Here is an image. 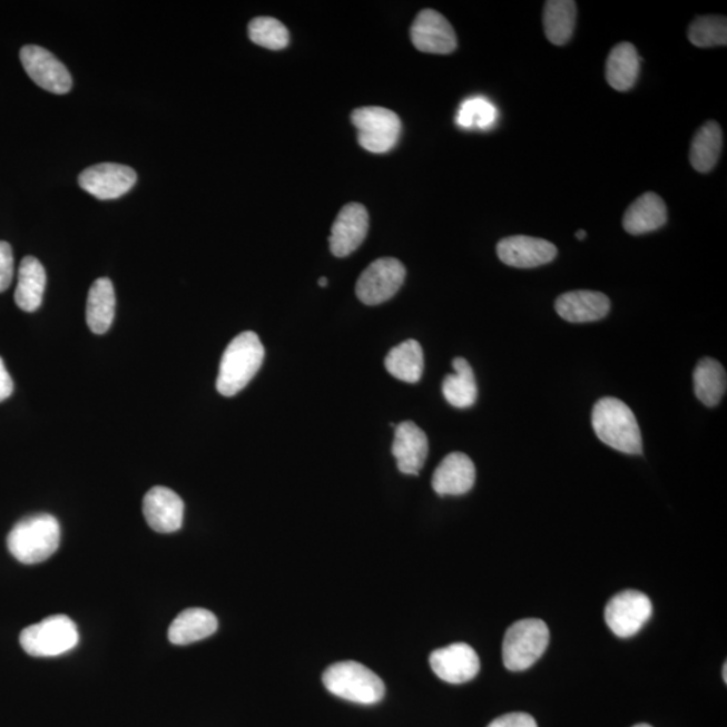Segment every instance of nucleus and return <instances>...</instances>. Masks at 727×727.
<instances>
[{
    "instance_id": "a211bd4d",
    "label": "nucleus",
    "mask_w": 727,
    "mask_h": 727,
    "mask_svg": "<svg viewBox=\"0 0 727 727\" xmlns=\"http://www.w3.org/2000/svg\"><path fill=\"white\" fill-rule=\"evenodd\" d=\"M475 482V466L466 454L452 453L435 469L433 489L440 497H461L472 491Z\"/></svg>"
},
{
    "instance_id": "1a4fd4ad",
    "label": "nucleus",
    "mask_w": 727,
    "mask_h": 727,
    "mask_svg": "<svg viewBox=\"0 0 727 727\" xmlns=\"http://www.w3.org/2000/svg\"><path fill=\"white\" fill-rule=\"evenodd\" d=\"M652 616V602L637 590L616 595L605 608V620L616 636L627 639L640 632Z\"/></svg>"
},
{
    "instance_id": "20e7f679",
    "label": "nucleus",
    "mask_w": 727,
    "mask_h": 727,
    "mask_svg": "<svg viewBox=\"0 0 727 727\" xmlns=\"http://www.w3.org/2000/svg\"><path fill=\"white\" fill-rule=\"evenodd\" d=\"M327 691L353 704L375 705L385 694L383 680L357 661H340L324 672Z\"/></svg>"
},
{
    "instance_id": "f3484780",
    "label": "nucleus",
    "mask_w": 727,
    "mask_h": 727,
    "mask_svg": "<svg viewBox=\"0 0 727 727\" xmlns=\"http://www.w3.org/2000/svg\"><path fill=\"white\" fill-rule=\"evenodd\" d=\"M392 454L397 462V469L403 474L417 475L429 455L426 433L414 422H402L395 428V439L392 443Z\"/></svg>"
},
{
    "instance_id": "a878e982",
    "label": "nucleus",
    "mask_w": 727,
    "mask_h": 727,
    "mask_svg": "<svg viewBox=\"0 0 727 727\" xmlns=\"http://www.w3.org/2000/svg\"><path fill=\"white\" fill-rule=\"evenodd\" d=\"M452 375H448L442 383L443 396L455 409H469L478 402L479 390L474 372L465 358L453 360Z\"/></svg>"
},
{
    "instance_id": "7c9ffc66",
    "label": "nucleus",
    "mask_w": 727,
    "mask_h": 727,
    "mask_svg": "<svg viewBox=\"0 0 727 727\" xmlns=\"http://www.w3.org/2000/svg\"><path fill=\"white\" fill-rule=\"evenodd\" d=\"M688 40L698 48L725 47L727 19L718 16L698 17L688 28Z\"/></svg>"
},
{
    "instance_id": "f257e3e1",
    "label": "nucleus",
    "mask_w": 727,
    "mask_h": 727,
    "mask_svg": "<svg viewBox=\"0 0 727 727\" xmlns=\"http://www.w3.org/2000/svg\"><path fill=\"white\" fill-rule=\"evenodd\" d=\"M265 360V346L254 332H243L230 341L222 357L216 389L223 396H235L247 387Z\"/></svg>"
},
{
    "instance_id": "7ed1b4c3",
    "label": "nucleus",
    "mask_w": 727,
    "mask_h": 727,
    "mask_svg": "<svg viewBox=\"0 0 727 727\" xmlns=\"http://www.w3.org/2000/svg\"><path fill=\"white\" fill-rule=\"evenodd\" d=\"M61 542V527L49 513H37L14 525L8 537L11 556L24 564L47 561Z\"/></svg>"
},
{
    "instance_id": "f704fd0d",
    "label": "nucleus",
    "mask_w": 727,
    "mask_h": 727,
    "mask_svg": "<svg viewBox=\"0 0 727 727\" xmlns=\"http://www.w3.org/2000/svg\"><path fill=\"white\" fill-rule=\"evenodd\" d=\"M12 392H14V382H12L9 371L6 370L3 358L0 357V403L9 399Z\"/></svg>"
},
{
    "instance_id": "423d86ee",
    "label": "nucleus",
    "mask_w": 727,
    "mask_h": 727,
    "mask_svg": "<svg viewBox=\"0 0 727 727\" xmlns=\"http://www.w3.org/2000/svg\"><path fill=\"white\" fill-rule=\"evenodd\" d=\"M549 642L550 630L544 621L527 619L514 622L504 637V666L514 672L529 670L542 658Z\"/></svg>"
},
{
    "instance_id": "6ab92c4d",
    "label": "nucleus",
    "mask_w": 727,
    "mask_h": 727,
    "mask_svg": "<svg viewBox=\"0 0 727 727\" xmlns=\"http://www.w3.org/2000/svg\"><path fill=\"white\" fill-rule=\"evenodd\" d=\"M559 317L571 324H587L600 321L610 312L607 295L590 289H578L561 295L556 302Z\"/></svg>"
},
{
    "instance_id": "9b49d317",
    "label": "nucleus",
    "mask_w": 727,
    "mask_h": 727,
    "mask_svg": "<svg viewBox=\"0 0 727 727\" xmlns=\"http://www.w3.org/2000/svg\"><path fill=\"white\" fill-rule=\"evenodd\" d=\"M410 35L414 47L423 53L450 55L459 45L453 26L439 11L431 9L416 16Z\"/></svg>"
},
{
    "instance_id": "2f4dec72",
    "label": "nucleus",
    "mask_w": 727,
    "mask_h": 727,
    "mask_svg": "<svg viewBox=\"0 0 727 727\" xmlns=\"http://www.w3.org/2000/svg\"><path fill=\"white\" fill-rule=\"evenodd\" d=\"M498 119V109L485 99L473 98L462 102L456 124L463 128H488Z\"/></svg>"
},
{
    "instance_id": "412c9836",
    "label": "nucleus",
    "mask_w": 727,
    "mask_h": 727,
    "mask_svg": "<svg viewBox=\"0 0 727 727\" xmlns=\"http://www.w3.org/2000/svg\"><path fill=\"white\" fill-rule=\"evenodd\" d=\"M47 273L42 263L35 256L23 257L18 269L16 304L21 311L33 313L42 305Z\"/></svg>"
},
{
    "instance_id": "5701e85b",
    "label": "nucleus",
    "mask_w": 727,
    "mask_h": 727,
    "mask_svg": "<svg viewBox=\"0 0 727 727\" xmlns=\"http://www.w3.org/2000/svg\"><path fill=\"white\" fill-rule=\"evenodd\" d=\"M642 58L632 43L621 42L610 51L607 61V80L619 92L632 89L640 72Z\"/></svg>"
},
{
    "instance_id": "e433bc0d",
    "label": "nucleus",
    "mask_w": 727,
    "mask_h": 727,
    "mask_svg": "<svg viewBox=\"0 0 727 727\" xmlns=\"http://www.w3.org/2000/svg\"><path fill=\"white\" fill-rule=\"evenodd\" d=\"M318 285L321 287H326L327 286V278H325V276H323V278H320L318 279Z\"/></svg>"
},
{
    "instance_id": "c9c22d12",
    "label": "nucleus",
    "mask_w": 727,
    "mask_h": 727,
    "mask_svg": "<svg viewBox=\"0 0 727 727\" xmlns=\"http://www.w3.org/2000/svg\"><path fill=\"white\" fill-rule=\"evenodd\" d=\"M576 236H577V239H578V240L587 239V232H584V230H578L577 234H576Z\"/></svg>"
},
{
    "instance_id": "39448f33",
    "label": "nucleus",
    "mask_w": 727,
    "mask_h": 727,
    "mask_svg": "<svg viewBox=\"0 0 727 727\" xmlns=\"http://www.w3.org/2000/svg\"><path fill=\"white\" fill-rule=\"evenodd\" d=\"M80 636L76 623L68 616H50L22 630L19 641L36 658H55L72 651L79 645Z\"/></svg>"
},
{
    "instance_id": "dca6fc26",
    "label": "nucleus",
    "mask_w": 727,
    "mask_h": 727,
    "mask_svg": "<svg viewBox=\"0 0 727 727\" xmlns=\"http://www.w3.org/2000/svg\"><path fill=\"white\" fill-rule=\"evenodd\" d=\"M185 505L181 498L169 488L154 487L144 499L147 523L159 533L176 532L183 527Z\"/></svg>"
},
{
    "instance_id": "4468645a",
    "label": "nucleus",
    "mask_w": 727,
    "mask_h": 727,
    "mask_svg": "<svg viewBox=\"0 0 727 727\" xmlns=\"http://www.w3.org/2000/svg\"><path fill=\"white\" fill-rule=\"evenodd\" d=\"M370 229V215L364 205L351 203L345 205L333 223L330 237L334 256L345 257L355 253L365 240Z\"/></svg>"
},
{
    "instance_id": "f8f14e48",
    "label": "nucleus",
    "mask_w": 727,
    "mask_h": 727,
    "mask_svg": "<svg viewBox=\"0 0 727 727\" xmlns=\"http://www.w3.org/2000/svg\"><path fill=\"white\" fill-rule=\"evenodd\" d=\"M137 173L130 166L100 164L88 167L79 177L81 189L99 199L125 196L137 184Z\"/></svg>"
},
{
    "instance_id": "473e14b6",
    "label": "nucleus",
    "mask_w": 727,
    "mask_h": 727,
    "mask_svg": "<svg viewBox=\"0 0 727 727\" xmlns=\"http://www.w3.org/2000/svg\"><path fill=\"white\" fill-rule=\"evenodd\" d=\"M14 278V255L9 243L0 242V293L11 286Z\"/></svg>"
},
{
    "instance_id": "c756f323",
    "label": "nucleus",
    "mask_w": 727,
    "mask_h": 727,
    "mask_svg": "<svg viewBox=\"0 0 727 727\" xmlns=\"http://www.w3.org/2000/svg\"><path fill=\"white\" fill-rule=\"evenodd\" d=\"M248 36L250 41L269 50H282L289 43L286 26L273 17L253 19L248 24Z\"/></svg>"
},
{
    "instance_id": "aec40b11",
    "label": "nucleus",
    "mask_w": 727,
    "mask_h": 727,
    "mask_svg": "<svg viewBox=\"0 0 727 727\" xmlns=\"http://www.w3.org/2000/svg\"><path fill=\"white\" fill-rule=\"evenodd\" d=\"M667 207L654 191L635 199L622 218V227L630 235H645L658 230L667 223Z\"/></svg>"
},
{
    "instance_id": "bb28decb",
    "label": "nucleus",
    "mask_w": 727,
    "mask_h": 727,
    "mask_svg": "<svg viewBox=\"0 0 727 727\" xmlns=\"http://www.w3.org/2000/svg\"><path fill=\"white\" fill-rule=\"evenodd\" d=\"M577 22V3L572 0H550L546 2L543 26L547 40L557 47L570 41Z\"/></svg>"
},
{
    "instance_id": "58836bf2",
    "label": "nucleus",
    "mask_w": 727,
    "mask_h": 727,
    "mask_svg": "<svg viewBox=\"0 0 727 727\" xmlns=\"http://www.w3.org/2000/svg\"><path fill=\"white\" fill-rule=\"evenodd\" d=\"M633 727H652V726H651V725H647V724H639V725H636V726H633Z\"/></svg>"
},
{
    "instance_id": "72a5a7b5",
    "label": "nucleus",
    "mask_w": 727,
    "mask_h": 727,
    "mask_svg": "<svg viewBox=\"0 0 727 727\" xmlns=\"http://www.w3.org/2000/svg\"><path fill=\"white\" fill-rule=\"evenodd\" d=\"M488 727H538V725L530 714L510 713L494 719Z\"/></svg>"
},
{
    "instance_id": "2eb2a0df",
    "label": "nucleus",
    "mask_w": 727,
    "mask_h": 727,
    "mask_svg": "<svg viewBox=\"0 0 727 727\" xmlns=\"http://www.w3.org/2000/svg\"><path fill=\"white\" fill-rule=\"evenodd\" d=\"M499 259L514 268H536L556 259L554 244L538 237L518 235L505 237L498 244Z\"/></svg>"
},
{
    "instance_id": "f03ea898",
    "label": "nucleus",
    "mask_w": 727,
    "mask_h": 727,
    "mask_svg": "<svg viewBox=\"0 0 727 727\" xmlns=\"http://www.w3.org/2000/svg\"><path fill=\"white\" fill-rule=\"evenodd\" d=\"M591 424L598 439L617 452L642 453V439L633 411L616 397H602L591 413Z\"/></svg>"
},
{
    "instance_id": "b1692460",
    "label": "nucleus",
    "mask_w": 727,
    "mask_h": 727,
    "mask_svg": "<svg viewBox=\"0 0 727 727\" xmlns=\"http://www.w3.org/2000/svg\"><path fill=\"white\" fill-rule=\"evenodd\" d=\"M385 370L397 381L415 384L421 381L424 370L423 350L415 340L403 341L389 352L384 360Z\"/></svg>"
},
{
    "instance_id": "4c0bfd02",
    "label": "nucleus",
    "mask_w": 727,
    "mask_h": 727,
    "mask_svg": "<svg viewBox=\"0 0 727 727\" xmlns=\"http://www.w3.org/2000/svg\"><path fill=\"white\" fill-rule=\"evenodd\" d=\"M726 671H727V666L725 665V666H724V680H725V684H726V681H727V674H726Z\"/></svg>"
},
{
    "instance_id": "ddd939ff",
    "label": "nucleus",
    "mask_w": 727,
    "mask_h": 727,
    "mask_svg": "<svg viewBox=\"0 0 727 727\" xmlns=\"http://www.w3.org/2000/svg\"><path fill=\"white\" fill-rule=\"evenodd\" d=\"M430 666L436 677L450 685H462L471 681L480 671L478 652L465 642H455L445 648L436 649L430 655Z\"/></svg>"
},
{
    "instance_id": "393cba45",
    "label": "nucleus",
    "mask_w": 727,
    "mask_h": 727,
    "mask_svg": "<svg viewBox=\"0 0 727 727\" xmlns=\"http://www.w3.org/2000/svg\"><path fill=\"white\" fill-rule=\"evenodd\" d=\"M115 288L108 278H100L89 288L87 301V324L95 334L109 331L115 317Z\"/></svg>"
},
{
    "instance_id": "4be33fe9",
    "label": "nucleus",
    "mask_w": 727,
    "mask_h": 727,
    "mask_svg": "<svg viewBox=\"0 0 727 727\" xmlns=\"http://www.w3.org/2000/svg\"><path fill=\"white\" fill-rule=\"evenodd\" d=\"M218 628L217 617L207 609L190 608L176 617L169 628V640L176 646L207 639Z\"/></svg>"
},
{
    "instance_id": "cd10ccee",
    "label": "nucleus",
    "mask_w": 727,
    "mask_h": 727,
    "mask_svg": "<svg viewBox=\"0 0 727 727\" xmlns=\"http://www.w3.org/2000/svg\"><path fill=\"white\" fill-rule=\"evenodd\" d=\"M727 389V376L723 364L714 358H704L694 371L695 395L707 407H716L723 401Z\"/></svg>"
},
{
    "instance_id": "0eeeda50",
    "label": "nucleus",
    "mask_w": 727,
    "mask_h": 727,
    "mask_svg": "<svg viewBox=\"0 0 727 727\" xmlns=\"http://www.w3.org/2000/svg\"><path fill=\"white\" fill-rule=\"evenodd\" d=\"M357 128V140L364 150L385 154L394 149L402 132V121L391 109L383 107L357 108L351 115Z\"/></svg>"
},
{
    "instance_id": "c85d7f7f",
    "label": "nucleus",
    "mask_w": 727,
    "mask_h": 727,
    "mask_svg": "<svg viewBox=\"0 0 727 727\" xmlns=\"http://www.w3.org/2000/svg\"><path fill=\"white\" fill-rule=\"evenodd\" d=\"M723 130L717 121H707L699 128L692 139L690 150V163L695 170L709 173L718 164L720 151H723Z\"/></svg>"
},
{
    "instance_id": "9d476101",
    "label": "nucleus",
    "mask_w": 727,
    "mask_h": 727,
    "mask_svg": "<svg viewBox=\"0 0 727 727\" xmlns=\"http://www.w3.org/2000/svg\"><path fill=\"white\" fill-rule=\"evenodd\" d=\"M19 58L24 72L45 91L66 95L72 89L73 81L69 70L48 49L28 45L21 49Z\"/></svg>"
},
{
    "instance_id": "6e6552de",
    "label": "nucleus",
    "mask_w": 727,
    "mask_h": 727,
    "mask_svg": "<svg viewBox=\"0 0 727 727\" xmlns=\"http://www.w3.org/2000/svg\"><path fill=\"white\" fill-rule=\"evenodd\" d=\"M405 279V267L395 257L377 259L360 275L356 295L366 306H376L390 301L401 289Z\"/></svg>"
}]
</instances>
